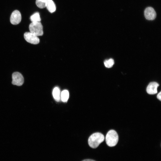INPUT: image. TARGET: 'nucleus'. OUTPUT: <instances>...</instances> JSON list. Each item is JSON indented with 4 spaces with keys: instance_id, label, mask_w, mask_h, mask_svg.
<instances>
[{
    "instance_id": "nucleus-1",
    "label": "nucleus",
    "mask_w": 161,
    "mask_h": 161,
    "mask_svg": "<svg viewBox=\"0 0 161 161\" xmlns=\"http://www.w3.org/2000/svg\"><path fill=\"white\" fill-rule=\"evenodd\" d=\"M104 136L102 134L96 132L93 133L89 137L88 143L89 146L92 148H97L99 145L104 140Z\"/></svg>"
},
{
    "instance_id": "nucleus-2",
    "label": "nucleus",
    "mask_w": 161,
    "mask_h": 161,
    "mask_svg": "<svg viewBox=\"0 0 161 161\" xmlns=\"http://www.w3.org/2000/svg\"><path fill=\"white\" fill-rule=\"evenodd\" d=\"M118 139V136L116 131L114 130H111L106 134V142L108 146L113 147L117 145Z\"/></svg>"
},
{
    "instance_id": "nucleus-3",
    "label": "nucleus",
    "mask_w": 161,
    "mask_h": 161,
    "mask_svg": "<svg viewBox=\"0 0 161 161\" xmlns=\"http://www.w3.org/2000/svg\"><path fill=\"white\" fill-rule=\"evenodd\" d=\"M30 32L38 36L43 35V27L40 22H32L29 26Z\"/></svg>"
},
{
    "instance_id": "nucleus-4",
    "label": "nucleus",
    "mask_w": 161,
    "mask_h": 161,
    "mask_svg": "<svg viewBox=\"0 0 161 161\" xmlns=\"http://www.w3.org/2000/svg\"><path fill=\"white\" fill-rule=\"evenodd\" d=\"M12 84L20 86L22 85L24 83V78L22 75L19 72H15L12 75Z\"/></svg>"
},
{
    "instance_id": "nucleus-5",
    "label": "nucleus",
    "mask_w": 161,
    "mask_h": 161,
    "mask_svg": "<svg viewBox=\"0 0 161 161\" xmlns=\"http://www.w3.org/2000/svg\"><path fill=\"white\" fill-rule=\"evenodd\" d=\"M25 40L28 42L33 44H36L40 42L38 36L30 32H25L24 35Z\"/></svg>"
},
{
    "instance_id": "nucleus-6",
    "label": "nucleus",
    "mask_w": 161,
    "mask_h": 161,
    "mask_svg": "<svg viewBox=\"0 0 161 161\" xmlns=\"http://www.w3.org/2000/svg\"><path fill=\"white\" fill-rule=\"evenodd\" d=\"M21 19V15L18 10L14 11L11 14L10 17V22L13 25H17L19 24Z\"/></svg>"
},
{
    "instance_id": "nucleus-7",
    "label": "nucleus",
    "mask_w": 161,
    "mask_h": 161,
    "mask_svg": "<svg viewBox=\"0 0 161 161\" xmlns=\"http://www.w3.org/2000/svg\"><path fill=\"white\" fill-rule=\"evenodd\" d=\"M144 13L145 18L148 20H153L156 17V12L151 7L146 8L144 10Z\"/></svg>"
},
{
    "instance_id": "nucleus-8",
    "label": "nucleus",
    "mask_w": 161,
    "mask_h": 161,
    "mask_svg": "<svg viewBox=\"0 0 161 161\" xmlns=\"http://www.w3.org/2000/svg\"><path fill=\"white\" fill-rule=\"evenodd\" d=\"M159 84L156 82H150L148 86L146 88V92L150 95H154L157 92V88Z\"/></svg>"
},
{
    "instance_id": "nucleus-9",
    "label": "nucleus",
    "mask_w": 161,
    "mask_h": 161,
    "mask_svg": "<svg viewBox=\"0 0 161 161\" xmlns=\"http://www.w3.org/2000/svg\"><path fill=\"white\" fill-rule=\"evenodd\" d=\"M46 7L51 13L54 12L56 10L55 4L52 0H47Z\"/></svg>"
},
{
    "instance_id": "nucleus-10",
    "label": "nucleus",
    "mask_w": 161,
    "mask_h": 161,
    "mask_svg": "<svg viewBox=\"0 0 161 161\" xmlns=\"http://www.w3.org/2000/svg\"><path fill=\"white\" fill-rule=\"evenodd\" d=\"M53 96L55 100L57 102H59L60 100L61 94L59 88L56 87H55L52 92Z\"/></svg>"
},
{
    "instance_id": "nucleus-11",
    "label": "nucleus",
    "mask_w": 161,
    "mask_h": 161,
    "mask_svg": "<svg viewBox=\"0 0 161 161\" xmlns=\"http://www.w3.org/2000/svg\"><path fill=\"white\" fill-rule=\"evenodd\" d=\"M69 92L66 90L63 91L61 94V100L63 102L67 101L69 97Z\"/></svg>"
},
{
    "instance_id": "nucleus-12",
    "label": "nucleus",
    "mask_w": 161,
    "mask_h": 161,
    "mask_svg": "<svg viewBox=\"0 0 161 161\" xmlns=\"http://www.w3.org/2000/svg\"><path fill=\"white\" fill-rule=\"evenodd\" d=\"M30 20L32 22H40L41 19L40 18L39 13L36 12L30 17Z\"/></svg>"
},
{
    "instance_id": "nucleus-13",
    "label": "nucleus",
    "mask_w": 161,
    "mask_h": 161,
    "mask_svg": "<svg viewBox=\"0 0 161 161\" xmlns=\"http://www.w3.org/2000/svg\"><path fill=\"white\" fill-rule=\"evenodd\" d=\"M114 64V60L112 58L108 60H106L104 62L105 66L106 67L108 68H109L112 67Z\"/></svg>"
},
{
    "instance_id": "nucleus-14",
    "label": "nucleus",
    "mask_w": 161,
    "mask_h": 161,
    "mask_svg": "<svg viewBox=\"0 0 161 161\" xmlns=\"http://www.w3.org/2000/svg\"><path fill=\"white\" fill-rule=\"evenodd\" d=\"M35 3L37 6L40 8H43L46 7V2H43L39 0H36Z\"/></svg>"
},
{
    "instance_id": "nucleus-15",
    "label": "nucleus",
    "mask_w": 161,
    "mask_h": 161,
    "mask_svg": "<svg viewBox=\"0 0 161 161\" xmlns=\"http://www.w3.org/2000/svg\"><path fill=\"white\" fill-rule=\"evenodd\" d=\"M161 92H160L157 95V98L158 99H159L160 100H161Z\"/></svg>"
},
{
    "instance_id": "nucleus-16",
    "label": "nucleus",
    "mask_w": 161,
    "mask_h": 161,
    "mask_svg": "<svg viewBox=\"0 0 161 161\" xmlns=\"http://www.w3.org/2000/svg\"><path fill=\"white\" fill-rule=\"evenodd\" d=\"M82 161H95L93 160H92V159H85V160H83Z\"/></svg>"
},
{
    "instance_id": "nucleus-17",
    "label": "nucleus",
    "mask_w": 161,
    "mask_h": 161,
    "mask_svg": "<svg viewBox=\"0 0 161 161\" xmlns=\"http://www.w3.org/2000/svg\"><path fill=\"white\" fill-rule=\"evenodd\" d=\"M39 0L43 2H46L47 1V0Z\"/></svg>"
}]
</instances>
